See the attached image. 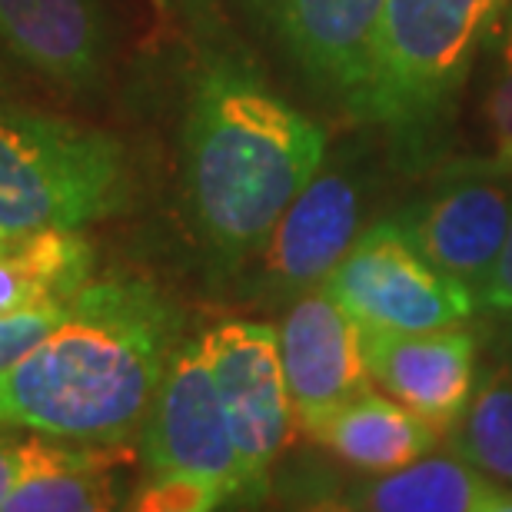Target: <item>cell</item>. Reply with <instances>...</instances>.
Segmentation results:
<instances>
[{"label":"cell","mask_w":512,"mask_h":512,"mask_svg":"<svg viewBox=\"0 0 512 512\" xmlns=\"http://www.w3.org/2000/svg\"><path fill=\"white\" fill-rule=\"evenodd\" d=\"M183 330V310L147 276H94L44 340L0 370V426L127 446L187 340Z\"/></svg>","instance_id":"1"},{"label":"cell","mask_w":512,"mask_h":512,"mask_svg":"<svg viewBox=\"0 0 512 512\" xmlns=\"http://www.w3.org/2000/svg\"><path fill=\"white\" fill-rule=\"evenodd\" d=\"M323 127L266 84L247 57L210 50L183 117V197L220 263H243L326 163Z\"/></svg>","instance_id":"2"},{"label":"cell","mask_w":512,"mask_h":512,"mask_svg":"<svg viewBox=\"0 0 512 512\" xmlns=\"http://www.w3.org/2000/svg\"><path fill=\"white\" fill-rule=\"evenodd\" d=\"M512 0H386L363 120L386 130L403 167L433 157L449 114Z\"/></svg>","instance_id":"3"},{"label":"cell","mask_w":512,"mask_h":512,"mask_svg":"<svg viewBox=\"0 0 512 512\" xmlns=\"http://www.w3.org/2000/svg\"><path fill=\"white\" fill-rule=\"evenodd\" d=\"M127 200L130 160L114 133L24 104L0 110V230H84Z\"/></svg>","instance_id":"4"},{"label":"cell","mask_w":512,"mask_h":512,"mask_svg":"<svg viewBox=\"0 0 512 512\" xmlns=\"http://www.w3.org/2000/svg\"><path fill=\"white\" fill-rule=\"evenodd\" d=\"M140 456L147 479H180L207 486L227 506L247 503L240 459L213 383L203 336L183 340L163 373L140 429Z\"/></svg>","instance_id":"5"},{"label":"cell","mask_w":512,"mask_h":512,"mask_svg":"<svg viewBox=\"0 0 512 512\" xmlns=\"http://www.w3.org/2000/svg\"><path fill=\"white\" fill-rule=\"evenodd\" d=\"M323 286L356 323L380 330H439L476 313L473 290L429 263L396 220L366 227Z\"/></svg>","instance_id":"6"},{"label":"cell","mask_w":512,"mask_h":512,"mask_svg":"<svg viewBox=\"0 0 512 512\" xmlns=\"http://www.w3.org/2000/svg\"><path fill=\"white\" fill-rule=\"evenodd\" d=\"M203 346L240 459L247 503H260L270 493V469L293 426L280 336L266 323L227 320L203 333Z\"/></svg>","instance_id":"7"},{"label":"cell","mask_w":512,"mask_h":512,"mask_svg":"<svg viewBox=\"0 0 512 512\" xmlns=\"http://www.w3.org/2000/svg\"><path fill=\"white\" fill-rule=\"evenodd\" d=\"M393 220L429 263L479 293L512 223V173L486 160L453 167Z\"/></svg>","instance_id":"8"},{"label":"cell","mask_w":512,"mask_h":512,"mask_svg":"<svg viewBox=\"0 0 512 512\" xmlns=\"http://www.w3.org/2000/svg\"><path fill=\"white\" fill-rule=\"evenodd\" d=\"M363 180L353 170L323 167L290 200L256 250L253 286L273 300H296L326 283L363 233Z\"/></svg>","instance_id":"9"},{"label":"cell","mask_w":512,"mask_h":512,"mask_svg":"<svg viewBox=\"0 0 512 512\" xmlns=\"http://www.w3.org/2000/svg\"><path fill=\"white\" fill-rule=\"evenodd\" d=\"M276 336L293 419L306 433L373 389L363 356V326L326 286L290 300Z\"/></svg>","instance_id":"10"},{"label":"cell","mask_w":512,"mask_h":512,"mask_svg":"<svg viewBox=\"0 0 512 512\" xmlns=\"http://www.w3.org/2000/svg\"><path fill=\"white\" fill-rule=\"evenodd\" d=\"M253 7L293 64L360 117L386 0H253Z\"/></svg>","instance_id":"11"},{"label":"cell","mask_w":512,"mask_h":512,"mask_svg":"<svg viewBox=\"0 0 512 512\" xmlns=\"http://www.w3.org/2000/svg\"><path fill=\"white\" fill-rule=\"evenodd\" d=\"M0 47L44 84L94 97L114 64V17L107 0H0Z\"/></svg>","instance_id":"12"},{"label":"cell","mask_w":512,"mask_h":512,"mask_svg":"<svg viewBox=\"0 0 512 512\" xmlns=\"http://www.w3.org/2000/svg\"><path fill=\"white\" fill-rule=\"evenodd\" d=\"M363 356L373 383L443 433L476 389V336L463 323L439 330L363 326Z\"/></svg>","instance_id":"13"},{"label":"cell","mask_w":512,"mask_h":512,"mask_svg":"<svg viewBox=\"0 0 512 512\" xmlns=\"http://www.w3.org/2000/svg\"><path fill=\"white\" fill-rule=\"evenodd\" d=\"M340 509L370 512H512V486L486 476L463 456H423L353 483Z\"/></svg>","instance_id":"14"},{"label":"cell","mask_w":512,"mask_h":512,"mask_svg":"<svg viewBox=\"0 0 512 512\" xmlns=\"http://www.w3.org/2000/svg\"><path fill=\"white\" fill-rule=\"evenodd\" d=\"M124 446L67 443L37 433L27 476L0 512H100L120 506Z\"/></svg>","instance_id":"15"},{"label":"cell","mask_w":512,"mask_h":512,"mask_svg":"<svg viewBox=\"0 0 512 512\" xmlns=\"http://www.w3.org/2000/svg\"><path fill=\"white\" fill-rule=\"evenodd\" d=\"M439 429L393 396L366 393L313 429V439L360 473H389L436 449Z\"/></svg>","instance_id":"16"},{"label":"cell","mask_w":512,"mask_h":512,"mask_svg":"<svg viewBox=\"0 0 512 512\" xmlns=\"http://www.w3.org/2000/svg\"><path fill=\"white\" fill-rule=\"evenodd\" d=\"M94 280V247L80 230L7 233L0 243V313L64 303Z\"/></svg>","instance_id":"17"},{"label":"cell","mask_w":512,"mask_h":512,"mask_svg":"<svg viewBox=\"0 0 512 512\" xmlns=\"http://www.w3.org/2000/svg\"><path fill=\"white\" fill-rule=\"evenodd\" d=\"M449 439L456 456L512 486V366H496L479 380Z\"/></svg>","instance_id":"18"},{"label":"cell","mask_w":512,"mask_h":512,"mask_svg":"<svg viewBox=\"0 0 512 512\" xmlns=\"http://www.w3.org/2000/svg\"><path fill=\"white\" fill-rule=\"evenodd\" d=\"M493 80H489L486 120L493 153L486 163L512 173V7L493 37Z\"/></svg>","instance_id":"19"},{"label":"cell","mask_w":512,"mask_h":512,"mask_svg":"<svg viewBox=\"0 0 512 512\" xmlns=\"http://www.w3.org/2000/svg\"><path fill=\"white\" fill-rule=\"evenodd\" d=\"M67 303H50L34 306V310H17V313H0V370L14 366L20 356H27L54 326L64 320Z\"/></svg>","instance_id":"20"},{"label":"cell","mask_w":512,"mask_h":512,"mask_svg":"<svg viewBox=\"0 0 512 512\" xmlns=\"http://www.w3.org/2000/svg\"><path fill=\"white\" fill-rule=\"evenodd\" d=\"M34 439L37 433H30V429L0 426V509H4L7 496L14 493V486L27 476Z\"/></svg>","instance_id":"21"},{"label":"cell","mask_w":512,"mask_h":512,"mask_svg":"<svg viewBox=\"0 0 512 512\" xmlns=\"http://www.w3.org/2000/svg\"><path fill=\"white\" fill-rule=\"evenodd\" d=\"M479 303L496 316H512V223L493 270H489L483 286H479Z\"/></svg>","instance_id":"22"},{"label":"cell","mask_w":512,"mask_h":512,"mask_svg":"<svg viewBox=\"0 0 512 512\" xmlns=\"http://www.w3.org/2000/svg\"><path fill=\"white\" fill-rule=\"evenodd\" d=\"M24 74L27 70L0 47V110L20 104V94H24Z\"/></svg>","instance_id":"23"},{"label":"cell","mask_w":512,"mask_h":512,"mask_svg":"<svg viewBox=\"0 0 512 512\" xmlns=\"http://www.w3.org/2000/svg\"><path fill=\"white\" fill-rule=\"evenodd\" d=\"M7 240V230H0V243H4Z\"/></svg>","instance_id":"24"}]
</instances>
